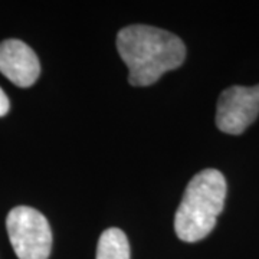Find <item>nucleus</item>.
<instances>
[{"label":"nucleus","instance_id":"obj_6","mask_svg":"<svg viewBox=\"0 0 259 259\" xmlns=\"http://www.w3.org/2000/svg\"><path fill=\"white\" fill-rule=\"evenodd\" d=\"M97 259H130L127 235L118 228L102 232L97 245Z\"/></svg>","mask_w":259,"mask_h":259},{"label":"nucleus","instance_id":"obj_5","mask_svg":"<svg viewBox=\"0 0 259 259\" xmlns=\"http://www.w3.org/2000/svg\"><path fill=\"white\" fill-rule=\"evenodd\" d=\"M0 72L20 88L36 82L40 64L33 49L19 39H8L0 44Z\"/></svg>","mask_w":259,"mask_h":259},{"label":"nucleus","instance_id":"obj_4","mask_svg":"<svg viewBox=\"0 0 259 259\" xmlns=\"http://www.w3.org/2000/svg\"><path fill=\"white\" fill-rule=\"evenodd\" d=\"M259 115V85H233L225 90L216 107L218 128L232 136H239Z\"/></svg>","mask_w":259,"mask_h":259},{"label":"nucleus","instance_id":"obj_1","mask_svg":"<svg viewBox=\"0 0 259 259\" xmlns=\"http://www.w3.org/2000/svg\"><path fill=\"white\" fill-rule=\"evenodd\" d=\"M117 49L133 87H148L183 64L186 47L176 35L154 26L133 25L117 35Z\"/></svg>","mask_w":259,"mask_h":259},{"label":"nucleus","instance_id":"obj_2","mask_svg":"<svg viewBox=\"0 0 259 259\" xmlns=\"http://www.w3.org/2000/svg\"><path fill=\"white\" fill-rule=\"evenodd\" d=\"M226 199V180L219 170L206 168L197 173L186 187L175 218L179 239L197 242L204 239L216 226Z\"/></svg>","mask_w":259,"mask_h":259},{"label":"nucleus","instance_id":"obj_7","mask_svg":"<svg viewBox=\"0 0 259 259\" xmlns=\"http://www.w3.org/2000/svg\"><path fill=\"white\" fill-rule=\"evenodd\" d=\"M9 108H10L9 98H8V95L5 94V91L0 88V117L6 115V114L9 112Z\"/></svg>","mask_w":259,"mask_h":259},{"label":"nucleus","instance_id":"obj_3","mask_svg":"<svg viewBox=\"0 0 259 259\" xmlns=\"http://www.w3.org/2000/svg\"><path fill=\"white\" fill-rule=\"evenodd\" d=\"M10 243L19 259H48L52 250V231L36 209L18 206L6 219Z\"/></svg>","mask_w":259,"mask_h":259}]
</instances>
